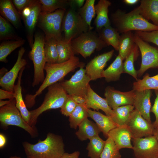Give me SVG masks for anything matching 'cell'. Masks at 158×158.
<instances>
[{
    "label": "cell",
    "mask_w": 158,
    "mask_h": 158,
    "mask_svg": "<svg viewBox=\"0 0 158 158\" xmlns=\"http://www.w3.org/2000/svg\"><path fill=\"white\" fill-rule=\"evenodd\" d=\"M22 39L15 33L10 23L0 16V40H19Z\"/></svg>",
    "instance_id": "38"
},
{
    "label": "cell",
    "mask_w": 158,
    "mask_h": 158,
    "mask_svg": "<svg viewBox=\"0 0 158 158\" xmlns=\"http://www.w3.org/2000/svg\"><path fill=\"white\" fill-rule=\"evenodd\" d=\"M70 96L77 104L83 105L87 107L86 100L84 97L80 96Z\"/></svg>",
    "instance_id": "47"
},
{
    "label": "cell",
    "mask_w": 158,
    "mask_h": 158,
    "mask_svg": "<svg viewBox=\"0 0 158 158\" xmlns=\"http://www.w3.org/2000/svg\"><path fill=\"white\" fill-rule=\"evenodd\" d=\"M133 89L137 91L151 89L158 91V74L151 77L147 74L142 79H138L133 83Z\"/></svg>",
    "instance_id": "31"
},
{
    "label": "cell",
    "mask_w": 158,
    "mask_h": 158,
    "mask_svg": "<svg viewBox=\"0 0 158 158\" xmlns=\"http://www.w3.org/2000/svg\"><path fill=\"white\" fill-rule=\"evenodd\" d=\"M45 36L40 33L34 35V41L28 54L29 58L32 61L34 75L32 85L34 87L44 80V68L46 63L44 52Z\"/></svg>",
    "instance_id": "6"
},
{
    "label": "cell",
    "mask_w": 158,
    "mask_h": 158,
    "mask_svg": "<svg viewBox=\"0 0 158 158\" xmlns=\"http://www.w3.org/2000/svg\"><path fill=\"white\" fill-rule=\"evenodd\" d=\"M0 13L1 16L16 28H20L21 25L20 14L15 7L12 0H0Z\"/></svg>",
    "instance_id": "23"
},
{
    "label": "cell",
    "mask_w": 158,
    "mask_h": 158,
    "mask_svg": "<svg viewBox=\"0 0 158 158\" xmlns=\"http://www.w3.org/2000/svg\"><path fill=\"white\" fill-rule=\"evenodd\" d=\"M0 123L1 126L5 130L9 126H13L23 129L32 138L36 137L39 135L36 128L30 125L22 117L16 106L15 98L11 99L9 103L0 107Z\"/></svg>",
    "instance_id": "5"
},
{
    "label": "cell",
    "mask_w": 158,
    "mask_h": 158,
    "mask_svg": "<svg viewBox=\"0 0 158 158\" xmlns=\"http://www.w3.org/2000/svg\"><path fill=\"white\" fill-rule=\"evenodd\" d=\"M6 139L5 135L2 133L0 134V148L2 149L5 145Z\"/></svg>",
    "instance_id": "51"
},
{
    "label": "cell",
    "mask_w": 158,
    "mask_h": 158,
    "mask_svg": "<svg viewBox=\"0 0 158 158\" xmlns=\"http://www.w3.org/2000/svg\"><path fill=\"white\" fill-rule=\"evenodd\" d=\"M85 0H69V5L71 7H74L76 6L79 9L81 8L84 5Z\"/></svg>",
    "instance_id": "48"
},
{
    "label": "cell",
    "mask_w": 158,
    "mask_h": 158,
    "mask_svg": "<svg viewBox=\"0 0 158 158\" xmlns=\"http://www.w3.org/2000/svg\"><path fill=\"white\" fill-rule=\"evenodd\" d=\"M25 68V67L21 70L18 74V81L14 87V93L16 101V106L20 111L23 119L29 124L30 119V111L28 110L23 99L21 85L22 75Z\"/></svg>",
    "instance_id": "25"
},
{
    "label": "cell",
    "mask_w": 158,
    "mask_h": 158,
    "mask_svg": "<svg viewBox=\"0 0 158 158\" xmlns=\"http://www.w3.org/2000/svg\"><path fill=\"white\" fill-rule=\"evenodd\" d=\"M138 48L136 45L125 59L123 63V73L130 75L136 80H138L137 72L134 68V63L138 55Z\"/></svg>",
    "instance_id": "40"
},
{
    "label": "cell",
    "mask_w": 158,
    "mask_h": 158,
    "mask_svg": "<svg viewBox=\"0 0 158 158\" xmlns=\"http://www.w3.org/2000/svg\"><path fill=\"white\" fill-rule=\"evenodd\" d=\"M12 3L21 15L23 9L30 4L31 0H13Z\"/></svg>",
    "instance_id": "44"
},
{
    "label": "cell",
    "mask_w": 158,
    "mask_h": 158,
    "mask_svg": "<svg viewBox=\"0 0 158 158\" xmlns=\"http://www.w3.org/2000/svg\"><path fill=\"white\" fill-rule=\"evenodd\" d=\"M9 158H21L20 157L17 156H12L10 157Z\"/></svg>",
    "instance_id": "55"
},
{
    "label": "cell",
    "mask_w": 158,
    "mask_h": 158,
    "mask_svg": "<svg viewBox=\"0 0 158 158\" xmlns=\"http://www.w3.org/2000/svg\"><path fill=\"white\" fill-rule=\"evenodd\" d=\"M135 9L145 19L151 20L158 26V0H141Z\"/></svg>",
    "instance_id": "21"
},
{
    "label": "cell",
    "mask_w": 158,
    "mask_h": 158,
    "mask_svg": "<svg viewBox=\"0 0 158 158\" xmlns=\"http://www.w3.org/2000/svg\"><path fill=\"white\" fill-rule=\"evenodd\" d=\"M152 92L150 90L136 91L133 105L146 120L152 123L150 112L151 109L150 98Z\"/></svg>",
    "instance_id": "18"
},
{
    "label": "cell",
    "mask_w": 158,
    "mask_h": 158,
    "mask_svg": "<svg viewBox=\"0 0 158 158\" xmlns=\"http://www.w3.org/2000/svg\"><path fill=\"white\" fill-rule=\"evenodd\" d=\"M71 44L76 54H80L85 59L91 56L95 50L100 51L108 46L98 33L92 30L83 32L73 39Z\"/></svg>",
    "instance_id": "7"
},
{
    "label": "cell",
    "mask_w": 158,
    "mask_h": 158,
    "mask_svg": "<svg viewBox=\"0 0 158 158\" xmlns=\"http://www.w3.org/2000/svg\"><path fill=\"white\" fill-rule=\"evenodd\" d=\"M23 146L27 158H61L65 152L62 137L51 133L36 144L25 141Z\"/></svg>",
    "instance_id": "2"
},
{
    "label": "cell",
    "mask_w": 158,
    "mask_h": 158,
    "mask_svg": "<svg viewBox=\"0 0 158 158\" xmlns=\"http://www.w3.org/2000/svg\"><path fill=\"white\" fill-rule=\"evenodd\" d=\"M90 30H91L74 8L71 7L66 11L61 26L65 41H71L82 33Z\"/></svg>",
    "instance_id": "9"
},
{
    "label": "cell",
    "mask_w": 158,
    "mask_h": 158,
    "mask_svg": "<svg viewBox=\"0 0 158 158\" xmlns=\"http://www.w3.org/2000/svg\"><path fill=\"white\" fill-rule=\"evenodd\" d=\"M85 66V63L80 61L79 58L75 56L65 62L53 64L46 63L44 70L46 76L42 84L33 95H27L25 98L27 107H32L35 103L36 97L40 95L44 90L49 86L62 80L69 73L77 68Z\"/></svg>",
    "instance_id": "1"
},
{
    "label": "cell",
    "mask_w": 158,
    "mask_h": 158,
    "mask_svg": "<svg viewBox=\"0 0 158 158\" xmlns=\"http://www.w3.org/2000/svg\"><path fill=\"white\" fill-rule=\"evenodd\" d=\"M56 41L53 38L45 37L44 49L47 63L53 64L58 63L59 56Z\"/></svg>",
    "instance_id": "33"
},
{
    "label": "cell",
    "mask_w": 158,
    "mask_h": 158,
    "mask_svg": "<svg viewBox=\"0 0 158 158\" xmlns=\"http://www.w3.org/2000/svg\"><path fill=\"white\" fill-rule=\"evenodd\" d=\"M56 48L59 56L58 63L69 60L76 54L71 46V41H66L63 38L57 40Z\"/></svg>",
    "instance_id": "32"
},
{
    "label": "cell",
    "mask_w": 158,
    "mask_h": 158,
    "mask_svg": "<svg viewBox=\"0 0 158 158\" xmlns=\"http://www.w3.org/2000/svg\"><path fill=\"white\" fill-rule=\"evenodd\" d=\"M25 42V40L22 39L2 42L0 45V61L7 62V56L17 48L23 45Z\"/></svg>",
    "instance_id": "34"
},
{
    "label": "cell",
    "mask_w": 158,
    "mask_h": 158,
    "mask_svg": "<svg viewBox=\"0 0 158 158\" xmlns=\"http://www.w3.org/2000/svg\"><path fill=\"white\" fill-rule=\"evenodd\" d=\"M135 92L133 89L122 92L108 87L105 89L104 96L108 105L113 109L121 106L133 105Z\"/></svg>",
    "instance_id": "14"
},
{
    "label": "cell",
    "mask_w": 158,
    "mask_h": 158,
    "mask_svg": "<svg viewBox=\"0 0 158 158\" xmlns=\"http://www.w3.org/2000/svg\"><path fill=\"white\" fill-rule=\"evenodd\" d=\"M77 104L74 101L70 95L67 97L61 108V114L66 117H69L74 110Z\"/></svg>",
    "instance_id": "43"
},
{
    "label": "cell",
    "mask_w": 158,
    "mask_h": 158,
    "mask_svg": "<svg viewBox=\"0 0 158 158\" xmlns=\"http://www.w3.org/2000/svg\"><path fill=\"white\" fill-rule=\"evenodd\" d=\"M127 125L131 133L132 138L154 135L155 129L152 123L145 119L135 109L131 113Z\"/></svg>",
    "instance_id": "13"
},
{
    "label": "cell",
    "mask_w": 158,
    "mask_h": 158,
    "mask_svg": "<svg viewBox=\"0 0 158 158\" xmlns=\"http://www.w3.org/2000/svg\"><path fill=\"white\" fill-rule=\"evenodd\" d=\"M11 100V99L8 100H0V107L4 106L8 103H9Z\"/></svg>",
    "instance_id": "53"
},
{
    "label": "cell",
    "mask_w": 158,
    "mask_h": 158,
    "mask_svg": "<svg viewBox=\"0 0 158 158\" xmlns=\"http://www.w3.org/2000/svg\"><path fill=\"white\" fill-rule=\"evenodd\" d=\"M154 135L155 136L158 142V127L155 129Z\"/></svg>",
    "instance_id": "54"
},
{
    "label": "cell",
    "mask_w": 158,
    "mask_h": 158,
    "mask_svg": "<svg viewBox=\"0 0 158 158\" xmlns=\"http://www.w3.org/2000/svg\"><path fill=\"white\" fill-rule=\"evenodd\" d=\"M30 8L29 4V6L24 8L21 12L20 15H21L23 18L28 16L30 13Z\"/></svg>",
    "instance_id": "50"
},
{
    "label": "cell",
    "mask_w": 158,
    "mask_h": 158,
    "mask_svg": "<svg viewBox=\"0 0 158 158\" xmlns=\"http://www.w3.org/2000/svg\"><path fill=\"white\" fill-rule=\"evenodd\" d=\"M79 128L75 133L78 138L80 141L89 140L98 135L101 132L96 123L87 118L79 125Z\"/></svg>",
    "instance_id": "26"
},
{
    "label": "cell",
    "mask_w": 158,
    "mask_h": 158,
    "mask_svg": "<svg viewBox=\"0 0 158 158\" xmlns=\"http://www.w3.org/2000/svg\"><path fill=\"white\" fill-rule=\"evenodd\" d=\"M80 152L78 151H75L71 153L65 152L61 158H79Z\"/></svg>",
    "instance_id": "49"
},
{
    "label": "cell",
    "mask_w": 158,
    "mask_h": 158,
    "mask_svg": "<svg viewBox=\"0 0 158 158\" xmlns=\"http://www.w3.org/2000/svg\"><path fill=\"white\" fill-rule=\"evenodd\" d=\"M139 1L138 0H124V2L128 5H133L136 4Z\"/></svg>",
    "instance_id": "52"
},
{
    "label": "cell",
    "mask_w": 158,
    "mask_h": 158,
    "mask_svg": "<svg viewBox=\"0 0 158 158\" xmlns=\"http://www.w3.org/2000/svg\"><path fill=\"white\" fill-rule=\"evenodd\" d=\"M88 117L92 118L104 135L108 138L109 132L118 127L110 116L104 115L98 111L87 109Z\"/></svg>",
    "instance_id": "24"
},
{
    "label": "cell",
    "mask_w": 158,
    "mask_h": 158,
    "mask_svg": "<svg viewBox=\"0 0 158 158\" xmlns=\"http://www.w3.org/2000/svg\"><path fill=\"white\" fill-rule=\"evenodd\" d=\"M133 150L136 158H158V142L154 135L132 138Z\"/></svg>",
    "instance_id": "12"
},
{
    "label": "cell",
    "mask_w": 158,
    "mask_h": 158,
    "mask_svg": "<svg viewBox=\"0 0 158 158\" xmlns=\"http://www.w3.org/2000/svg\"><path fill=\"white\" fill-rule=\"evenodd\" d=\"M25 49L21 47L19 50L17 61L12 68L0 79V86L4 90L14 92L15 81L21 70L26 65L27 61L23 58Z\"/></svg>",
    "instance_id": "15"
},
{
    "label": "cell",
    "mask_w": 158,
    "mask_h": 158,
    "mask_svg": "<svg viewBox=\"0 0 158 158\" xmlns=\"http://www.w3.org/2000/svg\"><path fill=\"white\" fill-rule=\"evenodd\" d=\"M134 108L133 106L130 105L117 107L112 109L113 114L110 117L118 126L127 125Z\"/></svg>",
    "instance_id": "29"
},
{
    "label": "cell",
    "mask_w": 158,
    "mask_h": 158,
    "mask_svg": "<svg viewBox=\"0 0 158 158\" xmlns=\"http://www.w3.org/2000/svg\"><path fill=\"white\" fill-rule=\"evenodd\" d=\"M88 108L84 106L77 104L75 108L69 117L70 127L76 129L85 118L88 117Z\"/></svg>",
    "instance_id": "37"
},
{
    "label": "cell",
    "mask_w": 158,
    "mask_h": 158,
    "mask_svg": "<svg viewBox=\"0 0 158 158\" xmlns=\"http://www.w3.org/2000/svg\"><path fill=\"white\" fill-rule=\"evenodd\" d=\"M111 20L119 33L131 30L151 31L158 30V26L143 18L135 8L125 13L118 10L111 15Z\"/></svg>",
    "instance_id": "3"
},
{
    "label": "cell",
    "mask_w": 158,
    "mask_h": 158,
    "mask_svg": "<svg viewBox=\"0 0 158 158\" xmlns=\"http://www.w3.org/2000/svg\"><path fill=\"white\" fill-rule=\"evenodd\" d=\"M134 36L131 31L122 33L120 35L118 51L119 54L123 60L136 45L134 42Z\"/></svg>",
    "instance_id": "30"
},
{
    "label": "cell",
    "mask_w": 158,
    "mask_h": 158,
    "mask_svg": "<svg viewBox=\"0 0 158 158\" xmlns=\"http://www.w3.org/2000/svg\"><path fill=\"white\" fill-rule=\"evenodd\" d=\"M41 12L51 13L60 9H66L69 5V1L66 0H40Z\"/></svg>",
    "instance_id": "39"
},
{
    "label": "cell",
    "mask_w": 158,
    "mask_h": 158,
    "mask_svg": "<svg viewBox=\"0 0 158 158\" xmlns=\"http://www.w3.org/2000/svg\"><path fill=\"white\" fill-rule=\"evenodd\" d=\"M108 136L113 140L119 150L124 148L133 149L131 144L132 135L127 125L117 127L111 130L109 133Z\"/></svg>",
    "instance_id": "19"
},
{
    "label": "cell",
    "mask_w": 158,
    "mask_h": 158,
    "mask_svg": "<svg viewBox=\"0 0 158 158\" xmlns=\"http://www.w3.org/2000/svg\"><path fill=\"white\" fill-rule=\"evenodd\" d=\"M68 95L59 83H56L49 86L41 105L37 108L30 111L29 125L35 127L37 118L42 113L50 109L61 108Z\"/></svg>",
    "instance_id": "4"
},
{
    "label": "cell",
    "mask_w": 158,
    "mask_h": 158,
    "mask_svg": "<svg viewBox=\"0 0 158 158\" xmlns=\"http://www.w3.org/2000/svg\"><path fill=\"white\" fill-rule=\"evenodd\" d=\"M97 32L99 37L108 46L111 45L118 51L120 35L115 28L110 25L103 28Z\"/></svg>",
    "instance_id": "28"
},
{
    "label": "cell",
    "mask_w": 158,
    "mask_h": 158,
    "mask_svg": "<svg viewBox=\"0 0 158 158\" xmlns=\"http://www.w3.org/2000/svg\"><path fill=\"white\" fill-rule=\"evenodd\" d=\"M66 9H60L49 13L41 12L38 26L44 32L45 37L52 38L57 40L63 38L61 26Z\"/></svg>",
    "instance_id": "8"
},
{
    "label": "cell",
    "mask_w": 158,
    "mask_h": 158,
    "mask_svg": "<svg viewBox=\"0 0 158 158\" xmlns=\"http://www.w3.org/2000/svg\"><path fill=\"white\" fill-rule=\"evenodd\" d=\"M85 98L86 107L88 109L91 108L97 111L100 109L107 116H111L113 115V110L108 105L106 99L101 97L95 92L90 85Z\"/></svg>",
    "instance_id": "20"
},
{
    "label": "cell",
    "mask_w": 158,
    "mask_h": 158,
    "mask_svg": "<svg viewBox=\"0 0 158 158\" xmlns=\"http://www.w3.org/2000/svg\"><path fill=\"white\" fill-rule=\"evenodd\" d=\"M155 93L156 98L151 110V112H152L155 117V121L152 123L154 129L158 127V92L156 91Z\"/></svg>",
    "instance_id": "45"
},
{
    "label": "cell",
    "mask_w": 158,
    "mask_h": 158,
    "mask_svg": "<svg viewBox=\"0 0 158 158\" xmlns=\"http://www.w3.org/2000/svg\"></svg>",
    "instance_id": "56"
},
{
    "label": "cell",
    "mask_w": 158,
    "mask_h": 158,
    "mask_svg": "<svg viewBox=\"0 0 158 158\" xmlns=\"http://www.w3.org/2000/svg\"><path fill=\"white\" fill-rule=\"evenodd\" d=\"M95 0H86L83 6L79 9L78 12L91 30L93 28L91 26V21L96 15L95 8Z\"/></svg>",
    "instance_id": "36"
},
{
    "label": "cell",
    "mask_w": 158,
    "mask_h": 158,
    "mask_svg": "<svg viewBox=\"0 0 158 158\" xmlns=\"http://www.w3.org/2000/svg\"><path fill=\"white\" fill-rule=\"evenodd\" d=\"M30 6L31 11L29 15L23 19L25 27L28 41L31 48L34 43L35 28L41 12V5L39 0H32Z\"/></svg>",
    "instance_id": "17"
},
{
    "label": "cell",
    "mask_w": 158,
    "mask_h": 158,
    "mask_svg": "<svg viewBox=\"0 0 158 158\" xmlns=\"http://www.w3.org/2000/svg\"><path fill=\"white\" fill-rule=\"evenodd\" d=\"M111 3L107 0H100L95 5L96 16L94 21L96 30L97 32L103 27L110 25L108 15L109 7Z\"/></svg>",
    "instance_id": "22"
},
{
    "label": "cell",
    "mask_w": 158,
    "mask_h": 158,
    "mask_svg": "<svg viewBox=\"0 0 158 158\" xmlns=\"http://www.w3.org/2000/svg\"><path fill=\"white\" fill-rule=\"evenodd\" d=\"M83 68L80 67L69 80L59 83L68 95L86 97L91 80Z\"/></svg>",
    "instance_id": "10"
},
{
    "label": "cell",
    "mask_w": 158,
    "mask_h": 158,
    "mask_svg": "<svg viewBox=\"0 0 158 158\" xmlns=\"http://www.w3.org/2000/svg\"><path fill=\"white\" fill-rule=\"evenodd\" d=\"M134 42L139 48L141 56V63L137 71L138 77H140L151 68H158V49L134 35Z\"/></svg>",
    "instance_id": "11"
},
{
    "label": "cell",
    "mask_w": 158,
    "mask_h": 158,
    "mask_svg": "<svg viewBox=\"0 0 158 158\" xmlns=\"http://www.w3.org/2000/svg\"><path fill=\"white\" fill-rule=\"evenodd\" d=\"M135 35L145 42L152 43L158 46V30L151 31H135Z\"/></svg>",
    "instance_id": "42"
},
{
    "label": "cell",
    "mask_w": 158,
    "mask_h": 158,
    "mask_svg": "<svg viewBox=\"0 0 158 158\" xmlns=\"http://www.w3.org/2000/svg\"><path fill=\"white\" fill-rule=\"evenodd\" d=\"M114 52V50H112L98 55L87 63L85 69V73L91 80L102 78V73L107 63L112 56Z\"/></svg>",
    "instance_id": "16"
},
{
    "label": "cell",
    "mask_w": 158,
    "mask_h": 158,
    "mask_svg": "<svg viewBox=\"0 0 158 158\" xmlns=\"http://www.w3.org/2000/svg\"><path fill=\"white\" fill-rule=\"evenodd\" d=\"M89 140L86 148L88 157L90 158H100L105 141L101 139L99 135L93 137Z\"/></svg>",
    "instance_id": "35"
},
{
    "label": "cell",
    "mask_w": 158,
    "mask_h": 158,
    "mask_svg": "<svg viewBox=\"0 0 158 158\" xmlns=\"http://www.w3.org/2000/svg\"><path fill=\"white\" fill-rule=\"evenodd\" d=\"M119 150L113 140L108 136L100 158H121Z\"/></svg>",
    "instance_id": "41"
},
{
    "label": "cell",
    "mask_w": 158,
    "mask_h": 158,
    "mask_svg": "<svg viewBox=\"0 0 158 158\" xmlns=\"http://www.w3.org/2000/svg\"><path fill=\"white\" fill-rule=\"evenodd\" d=\"M15 98L14 92L1 89H0V100L8 99H9Z\"/></svg>",
    "instance_id": "46"
},
{
    "label": "cell",
    "mask_w": 158,
    "mask_h": 158,
    "mask_svg": "<svg viewBox=\"0 0 158 158\" xmlns=\"http://www.w3.org/2000/svg\"><path fill=\"white\" fill-rule=\"evenodd\" d=\"M123 60L118 54L108 68L103 71L102 77L104 78L107 82L119 80L121 74L123 73Z\"/></svg>",
    "instance_id": "27"
}]
</instances>
